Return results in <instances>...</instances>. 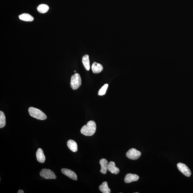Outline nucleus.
<instances>
[{
	"mask_svg": "<svg viewBox=\"0 0 193 193\" xmlns=\"http://www.w3.org/2000/svg\"><path fill=\"white\" fill-rule=\"evenodd\" d=\"M96 130V125L94 121H90L83 127L80 130L82 134L86 136H92Z\"/></svg>",
	"mask_w": 193,
	"mask_h": 193,
	"instance_id": "nucleus-1",
	"label": "nucleus"
},
{
	"mask_svg": "<svg viewBox=\"0 0 193 193\" xmlns=\"http://www.w3.org/2000/svg\"><path fill=\"white\" fill-rule=\"evenodd\" d=\"M28 112L30 115L32 117L35 118L37 119L44 120L46 119L47 116L43 112L39 109L33 107L29 108Z\"/></svg>",
	"mask_w": 193,
	"mask_h": 193,
	"instance_id": "nucleus-2",
	"label": "nucleus"
},
{
	"mask_svg": "<svg viewBox=\"0 0 193 193\" xmlns=\"http://www.w3.org/2000/svg\"><path fill=\"white\" fill-rule=\"evenodd\" d=\"M81 84V78L79 74L76 73L72 76L70 85L73 90H77L80 87Z\"/></svg>",
	"mask_w": 193,
	"mask_h": 193,
	"instance_id": "nucleus-3",
	"label": "nucleus"
},
{
	"mask_svg": "<svg viewBox=\"0 0 193 193\" xmlns=\"http://www.w3.org/2000/svg\"><path fill=\"white\" fill-rule=\"evenodd\" d=\"M40 175L46 179H56L57 178L54 172L50 169H42L40 173Z\"/></svg>",
	"mask_w": 193,
	"mask_h": 193,
	"instance_id": "nucleus-4",
	"label": "nucleus"
},
{
	"mask_svg": "<svg viewBox=\"0 0 193 193\" xmlns=\"http://www.w3.org/2000/svg\"><path fill=\"white\" fill-rule=\"evenodd\" d=\"M141 155V152L134 148H131L127 151L126 156L128 158L136 160L139 158Z\"/></svg>",
	"mask_w": 193,
	"mask_h": 193,
	"instance_id": "nucleus-5",
	"label": "nucleus"
},
{
	"mask_svg": "<svg viewBox=\"0 0 193 193\" xmlns=\"http://www.w3.org/2000/svg\"><path fill=\"white\" fill-rule=\"evenodd\" d=\"M177 167L179 170L183 174L187 177H189L191 175V170L185 164L183 163H179L177 164Z\"/></svg>",
	"mask_w": 193,
	"mask_h": 193,
	"instance_id": "nucleus-6",
	"label": "nucleus"
},
{
	"mask_svg": "<svg viewBox=\"0 0 193 193\" xmlns=\"http://www.w3.org/2000/svg\"><path fill=\"white\" fill-rule=\"evenodd\" d=\"M61 171L63 174L67 176L70 179L76 180V181L77 180V175L74 171L66 169H61Z\"/></svg>",
	"mask_w": 193,
	"mask_h": 193,
	"instance_id": "nucleus-7",
	"label": "nucleus"
},
{
	"mask_svg": "<svg viewBox=\"0 0 193 193\" xmlns=\"http://www.w3.org/2000/svg\"><path fill=\"white\" fill-rule=\"evenodd\" d=\"M139 179V177L138 175L132 173H128L125 176L124 181L125 183H130L131 182L137 181Z\"/></svg>",
	"mask_w": 193,
	"mask_h": 193,
	"instance_id": "nucleus-8",
	"label": "nucleus"
},
{
	"mask_svg": "<svg viewBox=\"0 0 193 193\" xmlns=\"http://www.w3.org/2000/svg\"><path fill=\"white\" fill-rule=\"evenodd\" d=\"M99 163L101 166V169L100 171L103 174H106L107 172L108 166L109 165L107 160L105 158L102 159L99 161Z\"/></svg>",
	"mask_w": 193,
	"mask_h": 193,
	"instance_id": "nucleus-9",
	"label": "nucleus"
},
{
	"mask_svg": "<svg viewBox=\"0 0 193 193\" xmlns=\"http://www.w3.org/2000/svg\"><path fill=\"white\" fill-rule=\"evenodd\" d=\"M108 170L114 174H117L120 172V169L116 166L115 163L113 161H111L109 163Z\"/></svg>",
	"mask_w": 193,
	"mask_h": 193,
	"instance_id": "nucleus-10",
	"label": "nucleus"
},
{
	"mask_svg": "<svg viewBox=\"0 0 193 193\" xmlns=\"http://www.w3.org/2000/svg\"><path fill=\"white\" fill-rule=\"evenodd\" d=\"M36 154L38 162L41 163H43L45 162L46 157L43 150L41 148H39L38 149Z\"/></svg>",
	"mask_w": 193,
	"mask_h": 193,
	"instance_id": "nucleus-11",
	"label": "nucleus"
},
{
	"mask_svg": "<svg viewBox=\"0 0 193 193\" xmlns=\"http://www.w3.org/2000/svg\"><path fill=\"white\" fill-rule=\"evenodd\" d=\"M92 69L93 73H99L102 71L103 67L101 64L95 62L92 65Z\"/></svg>",
	"mask_w": 193,
	"mask_h": 193,
	"instance_id": "nucleus-12",
	"label": "nucleus"
},
{
	"mask_svg": "<svg viewBox=\"0 0 193 193\" xmlns=\"http://www.w3.org/2000/svg\"><path fill=\"white\" fill-rule=\"evenodd\" d=\"M68 147L71 151L75 152L78 150V146L77 143L73 140L70 139L67 142Z\"/></svg>",
	"mask_w": 193,
	"mask_h": 193,
	"instance_id": "nucleus-13",
	"label": "nucleus"
},
{
	"mask_svg": "<svg viewBox=\"0 0 193 193\" xmlns=\"http://www.w3.org/2000/svg\"><path fill=\"white\" fill-rule=\"evenodd\" d=\"M83 64L87 71H89L90 68L89 56L87 54L85 55L82 59Z\"/></svg>",
	"mask_w": 193,
	"mask_h": 193,
	"instance_id": "nucleus-14",
	"label": "nucleus"
},
{
	"mask_svg": "<svg viewBox=\"0 0 193 193\" xmlns=\"http://www.w3.org/2000/svg\"><path fill=\"white\" fill-rule=\"evenodd\" d=\"M99 190L103 193H110L111 190L108 186L107 181L103 182L102 184L99 186Z\"/></svg>",
	"mask_w": 193,
	"mask_h": 193,
	"instance_id": "nucleus-15",
	"label": "nucleus"
},
{
	"mask_svg": "<svg viewBox=\"0 0 193 193\" xmlns=\"http://www.w3.org/2000/svg\"><path fill=\"white\" fill-rule=\"evenodd\" d=\"M19 18L20 20L26 21V22H32L34 20L33 17L28 13L20 14L19 16Z\"/></svg>",
	"mask_w": 193,
	"mask_h": 193,
	"instance_id": "nucleus-16",
	"label": "nucleus"
},
{
	"mask_svg": "<svg viewBox=\"0 0 193 193\" xmlns=\"http://www.w3.org/2000/svg\"><path fill=\"white\" fill-rule=\"evenodd\" d=\"M37 9L39 12L41 13H45L49 9V6L45 4H41L37 8Z\"/></svg>",
	"mask_w": 193,
	"mask_h": 193,
	"instance_id": "nucleus-17",
	"label": "nucleus"
},
{
	"mask_svg": "<svg viewBox=\"0 0 193 193\" xmlns=\"http://www.w3.org/2000/svg\"><path fill=\"white\" fill-rule=\"evenodd\" d=\"M6 124V116L2 111H0V128H3Z\"/></svg>",
	"mask_w": 193,
	"mask_h": 193,
	"instance_id": "nucleus-18",
	"label": "nucleus"
},
{
	"mask_svg": "<svg viewBox=\"0 0 193 193\" xmlns=\"http://www.w3.org/2000/svg\"><path fill=\"white\" fill-rule=\"evenodd\" d=\"M108 86H109L108 84H105L100 89V90L99 91L98 95H105L106 94V91L107 90Z\"/></svg>",
	"mask_w": 193,
	"mask_h": 193,
	"instance_id": "nucleus-19",
	"label": "nucleus"
},
{
	"mask_svg": "<svg viewBox=\"0 0 193 193\" xmlns=\"http://www.w3.org/2000/svg\"><path fill=\"white\" fill-rule=\"evenodd\" d=\"M24 191L22 190H20L18 191V193H24Z\"/></svg>",
	"mask_w": 193,
	"mask_h": 193,
	"instance_id": "nucleus-20",
	"label": "nucleus"
},
{
	"mask_svg": "<svg viewBox=\"0 0 193 193\" xmlns=\"http://www.w3.org/2000/svg\"><path fill=\"white\" fill-rule=\"evenodd\" d=\"M74 72H76V71H74Z\"/></svg>",
	"mask_w": 193,
	"mask_h": 193,
	"instance_id": "nucleus-21",
	"label": "nucleus"
}]
</instances>
